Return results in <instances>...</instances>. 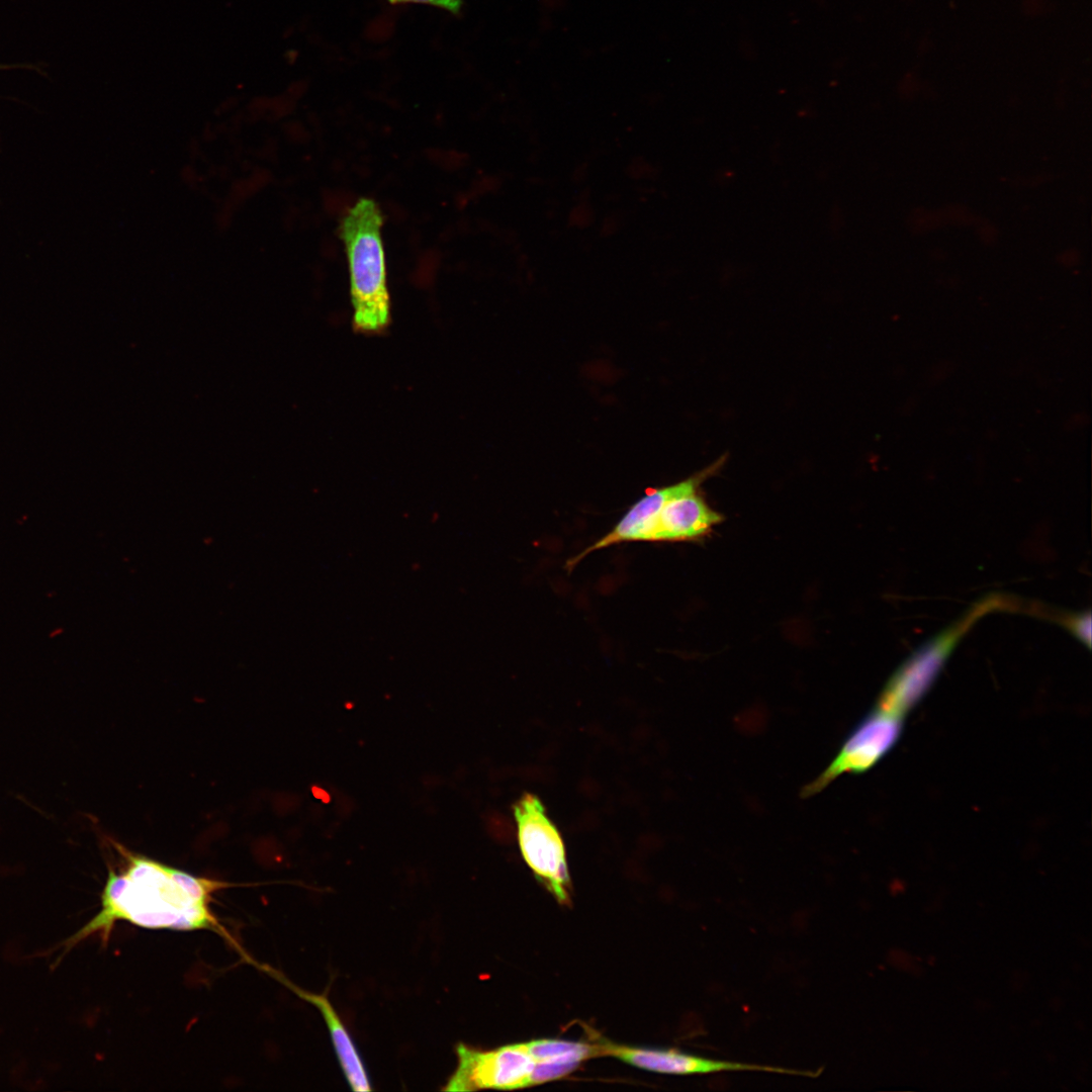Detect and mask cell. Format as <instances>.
Returning <instances> with one entry per match:
<instances>
[{
	"mask_svg": "<svg viewBox=\"0 0 1092 1092\" xmlns=\"http://www.w3.org/2000/svg\"><path fill=\"white\" fill-rule=\"evenodd\" d=\"M124 857L123 871L108 872L99 911L63 943L64 949L94 934L106 943L119 921L149 929L210 930L232 939L210 907L213 894L226 888V883L128 851Z\"/></svg>",
	"mask_w": 1092,
	"mask_h": 1092,
	"instance_id": "1",
	"label": "cell"
},
{
	"mask_svg": "<svg viewBox=\"0 0 1092 1092\" xmlns=\"http://www.w3.org/2000/svg\"><path fill=\"white\" fill-rule=\"evenodd\" d=\"M381 224L379 207L369 198L359 199L341 223L349 263L353 327L364 334L381 333L390 323Z\"/></svg>",
	"mask_w": 1092,
	"mask_h": 1092,
	"instance_id": "2",
	"label": "cell"
},
{
	"mask_svg": "<svg viewBox=\"0 0 1092 1092\" xmlns=\"http://www.w3.org/2000/svg\"><path fill=\"white\" fill-rule=\"evenodd\" d=\"M522 855L537 880L561 904L569 902L570 879L562 838L541 801L524 794L514 805Z\"/></svg>",
	"mask_w": 1092,
	"mask_h": 1092,
	"instance_id": "3",
	"label": "cell"
},
{
	"mask_svg": "<svg viewBox=\"0 0 1092 1092\" xmlns=\"http://www.w3.org/2000/svg\"><path fill=\"white\" fill-rule=\"evenodd\" d=\"M456 1055L457 1067L447 1081L446 1091L512 1090L531 1086L536 1062L522 1043L489 1051L458 1043Z\"/></svg>",
	"mask_w": 1092,
	"mask_h": 1092,
	"instance_id": "4",
	"label": "cell"
},
{
	"mask_svg": "<svg viewBox=\"0 0 1092 1092\" xmlns=\"http://www.w3.org/2000/svg\"><path fill=\"white\" fill-rule=\"evenodd\" d=\"M903 718L875 710L850 733L830 765L812 783L806 795L816 793L844 772L871 768L897 742Z\"/></svg>",
	"mask_w": 1092,
	"mask_h": 1092,
	"instance_id": "5",
	"label": "cell"
},
{
	"mask_svg": "<svg viewBox=\"0 0 1092 1092\" xmlns=\"http://www.w3.org/2000/svg\"><path fill=\"white\" fill-rule=\"evenodd\" d=\"M722 460L680 481L678 490L656 512L646 542L685 541L705 535L722 517L697 493L699 485L719 468Z\"/></svg>",
	"mask_w": 1092,
	"mask_h": 1092,
	"instance_id": "6",
	"label": "cell"
},
{
	"mask_svg": "<svg viewBox=\"0 0 1092 1092\" xmlns=\"http://www.w3.org/2000/svg\"><path fill=\"white\" fill-rule=\"evenodd\" d=\"M603 1056H612L636 1068L672 1075L710 1074L718 1072L757 1071L789 1075L816 1076L809 1071L781 1067L722 1061L690 1055L676 1050L636 1048L611 1042L601 1043Z\"/></svg>",
	"mask_w": 1092,
	"mask_h": 1092,
	"instance_id": "7",
	"label": "cell"
},
{
	"mask_svg": "<svg viewBox=\"0 0 1092 1092\" xmlns=\"http://www.w3.org/2000/svg\"><path fill=\"white\" fill-rule=\"evenodd\" d=\"M932 642L912 656L889 681L876 709L904 718L935 679L953 636Z\"/></svg>",
	"mask_w": 1092,
	"mask_h": 1092,
	"instance_id": "8",
	"label": "cell"
},
{
	"mask_svg": "<svg viewBox=\"0 0 1092 1092\" xmlns=\"http://www.w3.org/2000/svg\"><path fill=\"white\" fill-rule=\"evenodd\" d=\"M273 978L293 991L298 997L315 1006L327 1024L334 1050L350 1087L355 1091H370V1080L362 1058L346 1025L325 994L305 991L291 983L277 971L268 968Z\"/></svg>",
	"mask_w": 1092,
	"mask_h": 1092,
	"instance_id": "9",
	"label": "cell"
},
{
	"mask_svg": "<svg viewBox=\"0 0 1092 1092\" xmlns=\"http://www.w3.org/2000/svg\"><path fill=\"white\" fill-rule=\"evenodd\" d=\"M525 1051L536 1063H573L603 1056L601 1044L564 1039H535L521 1042Z\"/></svg>",
	"mask_w": 1092,
	"mask_h": 1092,
	"instance_id": "10",
	"label": "cell"
},
{
	"mask_svg": "<svg viewBox=\"0 0 1092 1092\" xmlns=\"http://www.w3.org/2000/svg\"><path fill=\"white\" fill-rule=\"evenodd\" d=\"M578 1065L573 1063H536L531 1076V1085L542 1084L566 1076Z\"/></svg>",
	"mask_w": 1092,
	"mask_h": 1092,
	"instance_id": "11",
	"label": "cell"
},
{
	"mask_svg": "<svg viewBox=\"0 0 1092 1092\" xmlns=\"http://www.w3.org/2000/svg\"><path fill=\"white\" fill-rule=\"evenodd\" d=\"M391 4L399 3H422L433 5L442 9H445L455 15L460 13L462 8V0H387Z\"/></svg>",
	"mask_w": 1092,
	"mask_h": 1092,
	"instance_id": "12",
	"label": "cell"
},
{
	"mask_svg": "<svg viewBox=\"0 0 1092 1092\" xmlns=\"http://www.w3.org/2000/svg\"><path fill=\"white\" fill-rule=\"evenodd\" d=\"M1 68H7V67H1V66H0V69H1Z\"/></svg>",
	"mask_w": 1092,
	"mask_h": 1092,
	"instance_id": "13",
	"label": "cell"
}]
</instances>
